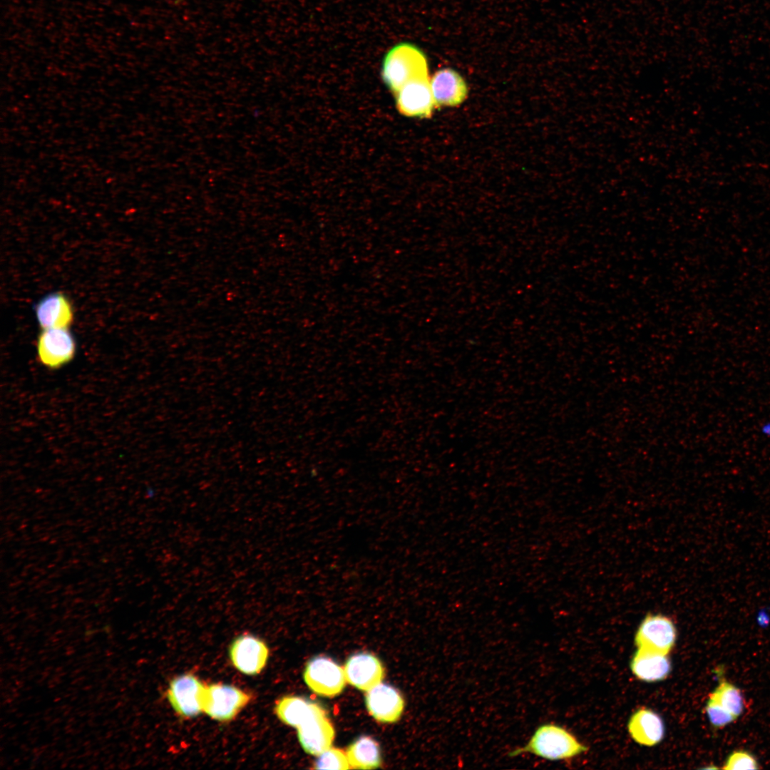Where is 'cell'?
Instances as JSON below:
<instances>
[{"instance_id":"15","label":"cell","mask_w":770,"mask_h":770,"mask_svg":"<svg viewBox=\"0 0 770 770\" xmlns=\"http://www.w3.org/2000/svg\"><path fill=\"white\" fill-rule=\"evenodd\" d=\"M627 729L635 741L647 746L659 744L663 739L665 732L661 717L652 709L644 707L632 714Z\"/></svg>"},{"instance_id":"5","label":"cell","mask_w":770,"mask_h":770,"mask_svg":"<svg viewBox=\"0 0 770 770\" xmlns=\"http://www.w3.org/2000/svg\"><path fill=\"white\" fill-rule=\"evenodd\" d=\"M303 676L312 691L329 697L340 694L346 681L344 669L332 659L322 656L309 661Z\"/></svg>"},{"instance_id":"21","label":"cell","mask_w":770,"mask_h":770,"mask_svg":"<svg viewBox=\"0 0 770 770\" xmlns=\"http://www.w3.org/2000/svg\"><path fill=\"white\" fill-rule=\"evenodd\" d=\"M705 709L711 724L715 728H723L736 719L729 711L710 698Z\"/></svg>"},{"instance_id":"11","label":"cell","mask_w":770,"mask_h":770,"mask_svg":"<svg viewBox=\"0 0 770 770\" xmlns=\"http://www.w3.org/2000/svg\"><path fill=\"white\" fill-rule=\"evenodd\" d=\"M344 670L349 684L366 692L381 683L384 676V669L380 660L366 652L351 655L346 660Z\"/></svg>"},{"instance_id":"3","label":"cell","mask_w":770,"mask_h":770,"mask_svg":"<svg viewBox=\"0 0 770 770\" xmlns=\"http://www.w3.org/2000/svg\"><path fill=\"white\" fill-rule=\"evenodd\" d=\"M250 698L249 694L231 685H205L202 695V712L217 721L229 722L249 703Z\"/></svg>"},{"instance_id":"2","label":"cell","mask_w":770,"mask_h":770,"mask_svg":"<svg viewBox=\"0 0 770 770\" xmlns=\"http://www.w3.org/2000/svg\"><path fill=\"white\" fill-rule=\"evenodd\" d=\"M381 76L388 88L395 94L406 83L428 77L426 56L419 47L410 43H400L385 55Z\"/></svg>"},{"instance_id":"19","label":"cell","mask_w":770,"mask_h":770,"mask_svg":"<svg viewBox=\"0 0 770 770\" xmlns=\"http://www.w3.org/2000/svg\"><path fill=\"white\" fill-rule=\"evenodd\" d=\"M709 698L714 700L738 718L744 711V697L741 690L734 684L722 679L717 688L710 694Z\"/></svg>"},{"instance_id":"4","label":"cell","mask_w":770,"mask_h":770,"mask_svg":"<svg viewBox=\"0 0 770 770\" xmlns=\"http://www.w3.org/2000/svg\"><path fill=\"white\" fill-rule=\"evenodd\" d=\"M677 630L672 620L663 614L648 613L635 636L637 648L668 654L674 646Z\"/></svg>"},{"instance_id":"7","label":"cell","mask_w":770,"mask_h":770,"mask_svg":"<svg viewBox=\"0 0 770 770\" xmlns=\"http://www.w3.org/2000/svg\"><path fill=\"white\" fill-rule=\"evenodd\" d=\"M205 684L195 676L185 674L169 684L166 696L173 709L182 717L191 718L202 712V695Z\"/></svg>"},{"instance_id":"17","label":"cell","mask_w":770,"mask_h":770,"mask_svg":"<svg viewBox=\"0 0 770 770\" xmlns=\"http://www.w3.org/2000/svg\"><path fill=\"white\" fill-rule=\"evenodd\" d=\"M321 707L301 697L285 696L277 702L274 712L283 723L297 729Z\"/></svg>"},{"instance_id":"18","label":"cell","mask_w":770,"mask_h":770,"mask_svg":"<svg viewBox=\"0 0 770 770\" xmlns=\"http://www.w3.org/2000/svg\"><path fill=\"white\" fill-rule=\"evenodd\" d=\"M346 754L351 767L354 769H376L381 763L379 746L368 736L359 737L352 742Z\"/></svg>"},{"instance_id":"14","label":"cell","mask_w":770,"mask_h":770,"mask_svg":"<svg viewBox=\"0 0 770 770\" xmlns=\"http://www.w3.org/2000/svg\"><path fill=\"white\" fill-rule=\"evenodd\" d=\"M36 319L43 329L68 328L73 320L72 305L63 294L51 293L35 307Z\"/></svg>"},{"instance_id":"22","label":"cell","mask_w":770,"mask_h":770,"mask_svg":"<svg viewBox=\"0 0 770 770\" xmlns=\"http://www.w3.org/2000/svg\"><path fill=\"white\" fill-rule=\"evenodd\" d=\"M723 769L726 770L757 769L759 764L754 756L751 753L744 750H736L727 757Z\"/></svg>"},{"instance_id":"16","label":"cell","mask_w":770,"mask_h":770,"mask_svg":"<svg viewBox=\"0 0 770 770\" xmlns=\"http://www.w3.org/2000/svg\"><path fill=\"white\" fill-rule=\"evenodd\" d=\"M671 668L668 654L640 648H637L630 662V669L634 675L647 682L665 679Z\"/></svg>"},{"instance_id":"8","label":"cell","mask_w":770,"mask_h":770,"mask_svg":"<svg viewBox=\"0 0 770 770\" xmlns=\"http://www.w3.org/2000/svg\"><path fill=\"white\" fill-rule=\"evenodd\" d=\"M395 96L398 111L406 116L429 118L436 107L429 76L406 83L395 93Z\"/></svg>"},{"instance_id":"9","label":"cell","mask_w":770,"mask_h":770,"mask_svg":"<svg viewBox=\"0 0 770 770\" xmlns=\"http://www.w3.org/2000/svg\"><path fill=\"white\" fill-rule=\"evenodd\" d=\"M229 655L232 664L240 672L255 675L266 665L269 650L260 639L251 635H242L232 642Z\"/></svg>"},{"instance_id":"1","label":"cell","mask_w":770,"mask_h":770,"mask_svg":"<svg viewBox=\"0 0 770 770\" xmlns=\"http://www.w3.org/2000/svg\"><path fill=\"white\" fill-rule=\"evenodd\" d=\"M587 750V747L570 731L555 723L547 722L536 727L523 746L508 752L510 757L529 754L549 760L560 761L573 758Z\"/></svg>"},{"instance_id":"12","label":"cell","mask_w":770,"mask_h":770,"mask_svg":"<svg viewBox=\"0 0 770 770\" xmlns=\"http://www.w3.org/2000/svg\"><path fill=\"white\" fill-rule=\"evenodd\" d=\"M366 705L370 714L377 721L391 723L401 717L404 701L396 689L391 685L379 683L367 691Z\"/></svg>"},{"instance_id":"6","label":"cell","mask_w":770,"mask_h":770,"mask_svg":"<svg viewBox=\"0 0 770 770\" xmlns=\"http://www.w3.org/2000/svg\"><path fill=\"white\" fill-rule=\"evenodd\" d=\"M76 343L68 328L45 329L37 342V354L42 364L57 369L68 364L74 356Z\"/></svg>"},{"instance_id":"10","label":"cell","mask_w":770,"mask_h":770,"mask_svg":"<svg viewBox=\"0 0 770 770\" xmlns=\"http://www.w3.org/2000/svg\"><path fill=\"white\" fill-rule=\"evenodd\" d=\"M334 734V727L322 707L297 728L298 739L302 748L307 753L315 756L331 747Z\"/></svg>"},{"instance_id":"13","label":"cell","mask_w":770,"mask_h":770,"mask_svg":"<svg viewBox=\"0 0 770 770\" xmlns=\"http://www.w3.org/2000/svg\"><path fill=\"white\" fill-rule=\"evenodd\" d=\"M436 107L457 106L467 97L468 88L461 75L450 68L437 71L430 80Z\"/></svg>"},{"instance_id":"20","label":"cell","mask_w":770,"mask_h":770,"mask_svg":"<svg viewBox=\"0 0 770 770\" xmlns=\"http://www.w3.org/2000/svg\"><path fill=\"white\" fill-rule=\"evenodd\" d=\"M314 769H349L351 767L346 754L339 749L330 747L319 755Z\"/></svg>"}]
</instances>
